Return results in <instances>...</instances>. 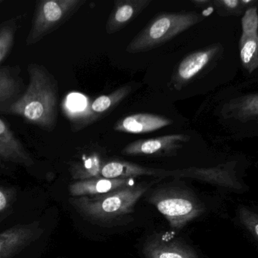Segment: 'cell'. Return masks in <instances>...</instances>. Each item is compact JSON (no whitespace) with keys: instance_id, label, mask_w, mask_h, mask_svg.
Masks as SVG:
<instances>
[{"instance_id":"obj_1","label":"cell","mask_w":258,"mask_h":258,"mask_svg":"<svg viewBox=\"0 0 258 258\" xmlns=\"http://www.w3.org/2000/svg\"><path fill=\"white\" fill-rule=\"evenodd\" d=\"M28 72V87L7 113L20 116L45 131H52L56 125L58 114V83L40 64H30Z\"/></svg>"},{"instance_id":"obj_2","label":"cell","mask_w":258,"mask_h":258,"mask_svg":"<svg viewBox=\"0 0 258 258\" xmlns=\"http://www.w3.org/2000/svg\"><path fill=\"white\" fill-rule=\"evenodd\" d=\"M148 188V184H132L105 194L76 197L72 202L81 214L89 218L111 221L131 214Z\"/></svg>"},{"instance_id":"obj_3","label":"cell","mask_w":258,"mask_h":258,"mask_svg":"<svg viewBox=\"0 0 258 258\" xmlns=\"http://www.w3.org/2000/svg\"><path fill=\"white\" fill-rule=\"evenodd\" d=\"M205 17L195 12L163 13L155 17L126 46V52L139 53L152 50L189 29Z\"/></svg>"},{"instance_id":"obj_4","label":"cell","mask_w":258,"mask_h":258,"mask_svg":"<svg viewBox=\"0 0 258 258\" xmlns=\"http://www.w3.org/2000/svg\"><path fill=\"white\" fill-rule=\"evenodd\" d=\"M171 228L181 229L205 213L203 204L191 191L167 187L154 191L149 199Z\"/></svg>"},{"instance_id":"obj_5","label":"cell","mask_w":258,"mask_h":258,"mask_svg":"<svg viewBox=\"0 0 258 258\" xmlns=\"http://www.w3.org/2000/svg\"><path fill=\"white\" fill-rule=\"evenodd\" d=\"M83 0H43L38 3L27 45L38 43L64 23L83 4Z\"/></svg>"},{"instance_id":"obj_6","label":"cell","mask_w":258,"mask_h":258,"mask_svg":"<svg viewBox=\"0 0 258 258\" xmlns=\"http://www.w3.org/2000/svg\"><path fill=\"white\" fill-rule=\"evenodd\" d=\"M190 137L185 134H176L155 138L142 139L129 143L121 153L130 156L170 157L188 143Z\"/></svg>"},{"instance_id":"obj_7","label":"cell","mask_w":258,"mask_h":258,"mask_svg":"<svg viewBox=\"0 0 258 258\" xmlns=\"http://www.w3.org/2000/svg\"><path fill=\"white\" fill-rule=\"evenodd\" d=\"M235 162L226 163L212 167H189L168 171V176L176 178H191L233 189L242 188L235 170Z\"/></svg>"},{"instance_id":"obj_8","label":"cell","mask_w":258,"mask_h":258,"mask_svg":"<svg viewBox=\"0 0 258 258\" xmlns=\"http://www.w3.org/2000/svg\"><path fill=\"white\" fill-rule=\"evenodd\" d=\"M145 258H199L191 246L168 232L154 235L145 243Z\"/></svg>"},{"instance_id":"obj_9","label":"cell","mask_w":258,"mask_h":258,"mask_svg":"<svg viewBox=\"0 0 258 258\" xmlns=\"http://www.w3.org/2000/svg\"><path fill=\"white\" fill-rule=\"evenodd\" d=\"M42 233L37 223L19 225L0 233V258H9L37 239Z\"/></svg>"},{"instance_id":"obj_10","label":"cell","mask_w":258,"mask_h":258,"mask_svg":"<svg viewBox=\"0 0 258 258\" xmlns=\"http://www.w3.org/2000/svg\"><path fill=\"white\" fill-rule=\"evenodd\" d=\"M219 45H212L196 51L182 60L176 69L174 81L177 89L195 79L202 73L220 52Z\"/></svg>"},{"instance_id":"obj_11","label":"cell","mask_w":258,"mask_h":258,"mask_svg":"<svg viewBox=\"0 0 258 258\" xmlns=\"http://www.w3.org/2000/svg\"><path fill=\"white\" fill-rule=\"evenodd\" d=\"M151 0H117L106 23L107 34L120 31L129 25L145 9L150 5Z\"/></svg>"},{"instance_id":"obj_12","label":"cell","mask_w":258,"mask_h":258,"mask_svg":"<svg viewBox=\"0 0 258 258\" xmlns=\"http://www.w3.org/2000/svg\"><path fill=\"white\" fill-rule=\"evenodd\" d=\"M173 123L158 114L139 113L123 117L115 123L114 131L131 134H143L162 129Z\"/></svg>"},{"instance_id":"obj_13","label":"cell","mask_w":258,"mask_h":258,"mask_svg":"<svg viewBox=\"0 0 258 258\" xmlns=\"http://www.w3.org/2000/svg\"><path fill=\"white\" fill-rule=\"evenodd\" d=\"M0 158L31 166L34 164L32 158L19 139L4 120L0 118Z\"/></svg>"},{"instance_id":"obj_14","label":"cell","mask_w":258,"mask_h":258,"mask_svg":"<svg viewBox=\"0 0 258 258\" xmlns=\"http://www.w3.org/2000/svg\"><path fill=\"white\" fill-rule=\"evenodd\" d=\"M101 176L105 179H134L141 176H168V171L143 167L123 161H112L102 166Z\"/></svg>"},{"instance_id":"obj_15","label":"cell","mask_w":258,"mask_h":258,"mask_svg":"<svg viewBox=\"0 0 258 258\" xmlns=\"http://www.w3.org/2000/svg\"><path fill=\"white\" fill-rule=\"evenodd\" d=\"M23 83L19 69H0V111L7 112L9 108L23 94Z\"/></svg>"},{"instance_id":"obj_16","label":"cell","mask_w":258,"mask_h":258,"mask_svg":"<svg viewBox=\"0 0 258 258\" xmlns=\"http://www.w3.org/2000/svg\"><path fill=\"white\" fill-rule=\"evenodd\" d=\"M132 184H134V179L93 178L72 184L70 185V192L75 197L98 196Z\"/></svg>"},{"instance_id":"obj_17","label":"cell","mask_w":258,"mask_h":258,"mask_svg":"<svg viewBox=\"0 0 258 258\" xmlns=\"http://www.w3.org/2000/svg\"><path fill=\"white\" fill-rule=\"evenodd\" d=\"M131 91L132 87L126 85L120 87L110 94L99 96L93 101L90 108H86L87 110L83 112H80L79 114H75V117L79 118L82 123L87 124L96 118V116L105 114L110 110H112L116 105H118L123 99H125Z\"/></svg>"},{"instance_id":"obj_18","label":"cell","mask_w":258,"mask_h":258,"mask_svg":"<svg viewBox=\"0 0 258 258\" xmlns=\"http://www.w3.org/2000/svg\"><path fill=\"white\" fill-rule=\"evenodd\" d=\"M222 115L226 118H235L241 122L256 119L258 115V94L244 95L232 99L224 105Z\"/></svg>"},{"instance_id":"obj_19","label":"cell","mask_w":258,"mask_h":258,"mask_svg":"<svg viewBox=\"0 0 258 258\" xmlns=\"http://www.w3.org/2000/svg\"><path fill=\"white\" fill-rule=\"evenodd\" d=\"M239 52L243 67L248 73H253L258 67V37L241 35Z\"/></svg>"},{"instance_id":"obj_20","label":"cell","mask_w":258,"mask_h":258,"mask_svg":"<svg viewBox=\"0 0 258 258\" xmlns=\"http://www.w3.org/2000/svg\"><path fill=\"white\" fill-rule=\"evenodd\" d=\"M17 25L10 21L0 26V64L4 61L14 46Z\"/></svg>"},{"instance_id":"obj_21","label":"cell","mask_w":258,"mask_h":258,"mask_svg":"<svg viewBox=\"0 0 258 258\" xmlns=\"http://www.w3.org/2000/svg\"><path fill=\"white\" fill-rule=\"evenodd\" d=\"M256 1L244 0H214L211 5L214 6L220 16H238L245 8H249V4H253Z\"/></svg>"},{"instance_id":"obj_22","label":"cell","mask_w":258,"mask_h":258,"mask_svg":"<svg viewBox=\"0 0 258 258\" xmlns=\"http://www.w3.org/2000/svg\"><path fill=\"white\" fill-rule=\"evenodd\" d=\"M241 35L258 37L257 7H250L245 10L241 18Z\"/></svg>"},{"instance_id":"obj_23","label":"cell","mask_w":258,"mask_h":258,"mask_svg":"<svg viewBox=\"0 0 258 258\" xmlns=\"http://www.w3.org/2000/svg\"><path fill=\"white\" fill-rule=\"evenodd\" d=\"M101 168L102 167L99 158L96 155L90 157L79 167L78 173H76L78 175L77 177L81 178L83 180L93 179L92 177H96L100 174Z\"/></svg>"},{"instance_id":"obj_24","label":"cell","mask_w":258,"mask_h":258,"mask_svg":"<svg viewBox=\"0 0 258 258\" xmlns=\"http://www.w3.org/2000/svg\"><path fill=\"white\" fill-rule=\"evenodd\" d=\"M239 218L244 227L254 237L258 239V217L257 214L252 212L247 208L239 209Z\"/></svg>"},{"instance_id":"obj_25","label":"cell","mask_w":258,"mask_h":258,"mask_svg":"<svg viewBox=\"0 0 258 258\" xmlns=\"http://www.w3.org/2000/svg\"><path fill=\"white\" fill-rule=\"evenodd\" d=\"M14 191L0 186V219L5 215L14 200Z\"/></svg>"},{"instance_id":"obj_26","label":"cell","mask_w":258,"mask_h":258,"mask_svg":"<svg viewBox=\"0 0 258 258\" xmlns=\"http://www.w3.org/2000/svg\"><path fill=\"white\" fill-rule=\"evenodd\" d=\"M191 3L196 7H205L211 5V1L210 0H193Z\"/></svg>"},{"instance_id":"obj_27","label":"cell","mask_w":258,"mask_h":258,"mask_svg":"<svg viewBox=\"0 0 258 258\" xmlns=\"http://www.w3.org/2000/svg\"><path fill=\"white\" fill-rule=\"evenodd\" d=\"M3 3H4V0H0V5H1V4H3Z\"/></svg>"}]
</instances>
